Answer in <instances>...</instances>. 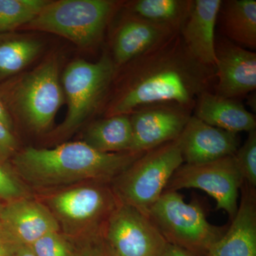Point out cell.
<instances>
[{"label":"cell","mask_w":256,"mask_h":256,"mask_svg":"<svg viewBox=\"0 0 256 256\" xmlns=\"http://www.w3.org/2000/svg\"><path fill=\"white\" fill-rule=\"evenodd\" d=\"M121 68V67H120ZM105 116L130 114L146 106L175 104L193 111L198 96L216 82L215 67L192 56L180 32L122 66Z\"/></svg>","instance_id":"6da1fadb"},{"label":"cell","mask_w":256,"mask_h":256,"mask_svg":"<svg viewBox=\"0 0 256 256\" xmlns=\"http://www.w3.org/2000/svg\"><path fill=\"white\" fill-rule=\"evenodd\" d=\"M144 153H102L82 141L52 149L28 146L12 158V166L34 194L88 182L111 183Z\"/></svg>","instance_id":"7a4b0ae2"},{"label":"cell","mask_w":256,"mask_h":256,"mask_svg":"<svg viewBox=\"0 0 256 256\" xmlns=\"http://www.w3.org/2000/svg\"><path fill=\"white\" fill-rule=\"evenodd\" d=\"M0 96L13 119L33 132H46L64 100L58 58L52 56L32 72L2 84Z\"/></svg>","instance_id":"3957f363"},{"label":"cell","mask_w":256,"mask_h":256,"mask_svg":"<svg viewBox=\"0 0 256 256\" xmlns=\"http://www.w3.org/2000/svg\"><path fill=\"white\" fill-rule=\"evenodd\" d=\"M54 217L60 232L76 240L104 230L120 203L110 183L88 182L37 194Z\"/></svg>","instance_id":"277c9868"},{"label":"cell","mask_w":256,"mask_h":256,"mask_svg":"<svg viewBox=\"0 0 256 256\" xmlns=\"http://www.w3.org/2000/svg\"><path fill=\"white\" fill-rule=\"evenodd\" d=\"M148 216L168 244L196 256H206L228 227L210 224L200 202L186 203L176 191H164Z\"/></svg>","instance_id":"5b68a950"},{"label":"cell","mask_w":256,"mask_h":256,"mask_svg":"<svg viewBox=\"0 0 256 256\" xmlns=\"http://www.w3.org/2000/svg\"><path fill=\"white\" fill-rule=\"evenodd\" d=\"M116 70L107 53L95 63L77 60L68 64L60 78L68 110L64 122L52 132L54 139L70 137L94 114L110 92Z\"/></svg>","instance_id":"8992f818"},{"label":"cell","mask_w":256,"mask_h":256,"mask_svg":"<svg viewBox=\"0 0 256 256\" xmlns=\"http://www.w3.org/2000/svg\"><path fill=\"white\" fill-rule=\"evenodd\" d=\"M184 164L178 140L146 152L110 183L120 203L148 216L172 176Z\"/></svg>","instance_id":"52a82bcc"},{"label":"cell","mask_w":256,"mask_h":256,"mask_svg":"<svg viewBox=\"0 0 256 256\" xmlns=\"http://www.w3.org/2000/svg\"><path fill=\"white\" fill-rule=\"evenodd\" d=\"M118 4L110 0L48 1L21 28L54 34L79 46H90L100 40Z\"/></svg>","instance_id":"ba28073f"},{"label":"cell","mask_w":256,"mask_h":256,"mask_svg":"<svg viewBox=\"0 0 256 256\" xmlns=\"http://www.w3.org/2000/svg\"><path fill=\"white\" fill-rule=\"evenodd\" d=\"M244 178L234 156L198 164H182L166 185L164 191L198 188L216 202L217 210L226 212L230 222L238 207L239 192Z\"/></svg>","instance_id":"9c48e42d"},{"label":"cell","mask_w":256,"mask_h":256,"mask_svg":"<svg viewBox=\"0 0 256 256\" xmlns=\"http://www.w3.org/2000/svg\"><path fill=\"white\" fill-rule=\"evenodd\" d=\"M104 234L117 256H162L168 245L148 216L120 202L106 222Z\"/></svg>","instance_id":"30bf717a"},{"label":"cell","mask_w":256,"mask_h":256,"mask_svg":"<svg viewBox=\"0 0 256 256\" xmlns=\"http://www.w3.org/2000/svg\"><path fill=\"white\" fill-rule=\"evenodd\" d=\"M192 110L175 104L146 106L129 114L132 152L144 153L180 137Z\"/></svg>","instance_id":"8fae6325"},{"label":"cell","mask_w":256,"mask_h":256,"mask_svg":"<svg viewBox=\"0 0 256 256\" xmlns=\"http://www.w3.org/2000/svg\"><path fill=\"white\" fill-rule=\"evenodd\" d=\"M215 94L235 99L255 92L256 53L228 38L216 41Z\"/></svg>","instance_id":"7c38bea8"},{"label":"cell","mask_w":256,"mask_h":256,"mask_svg":"<svg viewBox=\"0 0 256 256\" xmlns=\"http://www.w3.org/2000/svg\"><path fill=\"white\" fill-rule=\"evenodd\" d=\"M184 163L204 164L226 156H233L238 150V134L214 127L192 116L178 138Z\"/></svg>","instance_id":"4fadbf2b"},{"label":"cell","mask_w":256,"mask_h":256,"mask_svg":"<svg viewBox=\"0 0 256 256\" xmlns=\"http://www.w3.org/2000/svg\"><path fill=\"white\" fill-rule=\"evenodd\" d=\"M0 224L20 245L26 246L45 234L60 230L50 210L34 194L2 203Z\"/></svg>","instance_id":"5bb4252c"},{"label":"cell","mask_w":256,"mask_h":256,"mask_svg":"<svg viewBox=\"0 0 256 256\" xmlns=\"http://www.w3.org/2000/svg\"><path fill=\"white\" fill-rule=\"evenodd\" d=\"M238 210L206 256H256V188L242 183Z\"/></svg>","instance_id":"9a60e30c"},{"label":"cell","mask_w":256,"mask_h":256,"mask_svg":"<svg viewBox=\"0 0 256 256\" xmlns=\"http://www.w3.org/2000/svg\"><path fill=\"white\" fill-rule=\"evenodd\" d=\"M222 4V0H192L180 32L192 56L204 65L215 68V28Z\"/></svg>","instance_id":"2e32d148"},{"label":"cell","mask_w":256,"mask_h":256,"mask_svg":"<svg viewBox=\"0 0 256 256\" xmlns=\"http://www.w3.org/2000/svg\"><path fill=\"white\" fill-rule=\"evenodd\" d=\"M178 32L128 14L114 32L112 56L116 68L124 66Z\"/></svg>","instance_id":"e0dca14e"},{"label":"cell","mask_w":256,"mask_h":256,"mask_svg":"<svg viewBox=\"0 0 256 256\" xmlns=\"http://www.w3.org/2000/svg\"><path fill=\"white\" fill-rule=\"evenodd\" d=\"M194 116L214 127L228 132H250L256 130V116L238 101L212 92H203L196 101Z\"/></svg>","instance_id":"ac0fdd59"},{"label":"cell","mask_w":256,"mask_h":256,"mask_svg":"<svg viewBox=\"0 0 256 256\" xmlns=\"http://www.w3.org/2000/svg\"><path fill=\"white\" fill-rule=\"evenodd\" d=\"M82 142L100 152H130L132 142L130 116L116 114L95 121L84 132Z\"/></svg>","instance_id":"d6986e66"},{"label":"cell","mask_w":256,"mask_h":256,"mask_svg":"<svg viewBox=\"0 0 256 256\" xmlns=\"http://www.w3.org/2000/svg\"><path fill=\"white\" fill-rule=\"evenodd\" d=\"M220 14L226 38L244 48L256 50V0L222 1Z\"/></svg>","instance_id":"ffe728a7"},{"label":"cell","mask_w":256,"mask_h":256,"mask_svg":"<svg viewBox=\"0 0 256 256\" xmlns=\"http://www.w3.org/2000/svg\"><path fill=\"white\" fill-rule=\"evenodd\" d=\"M43 50V43L16 32L0 34V86L32 64Z\"/></svg>","instance_id":"44dd1931"},{"label":"cell","mask_w":256,"mask_h":256,"mask_svg":"<svg viewBox=\"0 0 256 256\" xmlns=\"http://www.w3.org/2000/svg\"><path fill=\"white\" fill-rule=\"evenodd\" d=\"M192 0H134L124 5L128 14L180 32Z\"/></svg>","instance_id":"7402d4cb"},{"label":"cell","mask_w":256,"mask_h":256,"mask_svg":"<svg viewBox=\"0 0 256 256\" xmlns=\"http://www.w3.org/2000/svg\"><path fill=\"white\" fill-rule=\"evenodd\" d=\"M46 0H0V34L13 32L31 22Z\"/></svg>","instance_id":"603a6c76"},{"label":"cell","mask_w":256,"mask_h":256,"mask_svg":"<svg viewBox=\"0 0 256 256\" xmlns=\"http://www.w3.org/2000/svg\"><path fill=\"white\" fill-rule=\"evenodd\" d=\"M34 194L22 181L9 162L0 158V202L14 201Z\"/></svg>","instance_id":"cb8c5ba5"},{"label":"cell","mask_w":256,"mask_h":256,"mask_svg":"<svg viewBox=\"0 0 256 256\" xmlns=\"http://www.w3.org/2000/svg\"><path fill=\"white\" fill-rule=\"evenodd\" d=\"M234 158L244 182L256 188V130L248 132L246 140L239 146Z\"/></svg>","instance_id":"d4e9b609"},{"label":"cell","mask_w":256,"mask_h":256,"mask_svg":"<svg viewBox=\"0 0 256 256\" xmlns=\"http://www.w3.org/2000/svg\"><path fill=\"white\" fill-rule=\"evenodd\" d=\"M28 247L35 256H72L73 244L56 230L45 234Z\"/></svg>","instance_id":"484cf974"},{"label":"cell","mask_w":256,"mask_h":256,"mask_svg":"<svg viewBox=\"0 0 256 256\" xmlns=\"http://www.w3.org/2000/svg\"><path fill=\"white\" fill-rule=\"evenodd\" d=\"M70 242L73 244L72 256H117L106 242L104 230Z\"/></svg>","instance_id":"4316f807"},{"label":"cell","mask_w":256,"mask_h":256,"mask_svg":"<svg viewBox=\"0 0 256 256\" xmlns=\"http://www.w3.org/2000/svg\"><path fill=\"white\" fill-rule=\"evenodd\" d=\"M18 151V140L14 132L0 121V158L9 162Z\"/></svg>","instance_id":"83f0119b"},{"label":"cell","mask_w":256,"mask_h":256,"mask_svg":"<svg viewBox=\"0 0 256 256\" xmlns=\"http://www.w3.org/2000/svg\"><path fill=\"white\" fill-rule=\"evenodd\" d=\"M20 244L0 224V256H14Z\"/></svg>","instance_id":"f1b7e54d"},{"label":"cell","mask_w":256,"mask_h":256,"mask_svg":"<svg viewBox=\"0 0 256 256\" xmlns=\"http://www.w3.org/2000/svg\"><path fill=\"white\" fill-rule=\"evenodd\" d=\"M0 121L14 132V119L0 96Z\"/></svg>","instance_id":"f546056e"},{"label":"cell","mask_w":256,"mask_h":256,"mask_svg":"<svg viewBox=\"0 0 256 256\" xmlns=\"http://www.w3.org/2000/svg\"><path fill=\"white\" fill-rule=\"evenodd\" d=\"M162 256H196L183 249L168 244Z\"/></svg>","instance_id":"4dcf8cb0"},{"label":"cell","mask_w":256,"mask_h":256,"mask_svg":"<svg viewBox=\"0 0 256 256\" xmlns=\"http://www.w3.org/2000/svg\"><path fill=\"white\" fill-rule=\"evenodd\" d=\"M14 256H35L31 248L26 246L20 245L15 252Z\"/></svg>","instance_id":"1f68e13d"},{"label":"cell","mask_w":256,"mask_h":256,"mask_svg":"<svg viewBox=\"0 0 256 256\" xmlns=\"http://www.w3.org/2000/svg\"><path fill=\"white\" fill-rule=\"evenodd\" d=\"M3 202H0V207H1L2 204Z\"/></svg>","instance_id":"d6a6232c"}]
</instances>
